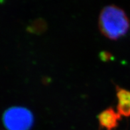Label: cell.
<instances>
[{"instance_id": "obj_4", "label": "cell", "mask_w": 130, "mask_h": 130, "mask_svg": "<svg viewBox=\"0 0 130 130\" xmlns=\"http://www.w3.org/2000/svg\"><path fill=\"white\" fill-rule=\"evenodd\" d=\"M116 96L117 99V110L121 116H130V91L115 86Z\"/></svg>"}, {"instance_id": "obj_2", "label": "cell", "mask_w": 130, "mask_h": 130, "mask_svg": "<svg viewBox=\"0 0 130 130\" xmlns=\"http://www.w3.org/2000/svg\"><path fill=\"white\" fill-rule=\"evenodd\" d=\"M3 122L7 130H30L34 118L32 112L23 107H12L3 114Z\"/></svg>"}, {"instance_id": "obj_3", "label": "cell", "mask_w": 130, "mask_h": 130, "mask_svg": "<svg viewBox=\"0 0 130 130\" xmlns=\"http://www.w3.org/2000/svg\"><path fill=\"white\" fill-rule=\"evenodd\" d=\"M121 116L113 108L110 107L101 112L98 116L101 128L106 130H113L118 126Z\"/></svg>"}, {"instance_id": "obj_1", "label": "cell", "mask_w": 130, "mask_h": 130, "mask_svg": "<svg viewBox=\"0 0 130 130\" xmlns=\"http://www.w3.org/2000/svg\"><path fill=\"white\" fill-rule=\"evenodd\" d=\"M100 31L105 38L117 40L128 32L130 22L125 12L115 5L104 7L98 19Z\"/></svg>"}]
</instances>
